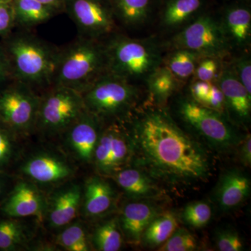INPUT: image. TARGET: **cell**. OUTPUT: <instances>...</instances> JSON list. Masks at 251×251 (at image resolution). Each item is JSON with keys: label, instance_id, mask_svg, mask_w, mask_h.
<instances>
[{"label": "cell", "instance_id": "39", "mask_svg": "<svg viewBox=\"0 0 251 251\" xmlns=\"http://www.w3.org/2000/svg\"><path fill=\"white\" fill-rule=\"evenodd\" d=\"M239 158L244 166H251V137L250 133L246 135L245 138L240 143Z\"/></svg>", "mask_w": 251, "mask_h": 251}, {"label": "cell", "instance_id": "12", "mask_svg": "<svg viewBox=\"0 0 251 251\" xmlns=\"http://www.w3.org/2000/svg\"><path fill=\"white\" fill-rule=\"evenodd\" d=\"M100 120L85 110L65 130V146L77 161L89 164L93 161L94 151L100 133Z\"/></svg>", "mask_w": 251, "mask_h": 251}, {"label": "cell", "instance_id": "44", "mask_svg": "<svg viewBox=\"0 0 251 251\" xmlns=\"http://www.w3.org/2000/svg\"><path fill=\"white\" fill-rule=\"evenodd\" d=\"M1 70V60H0V71Z\"/></svg>", "mask_w": 251, "mask_h": 251}, {"label": "cell", "instance_id": "20", "mask_svg": "<svg viewBox=\"0 0 251 251\" xmlns=\"http://www.w3.org/2000/svg\"><path fill=\"white\" fill-rule=\"evenodd\" d=\"M220 22L230 47L244 49L250 45L251 12L249 6L242 2L228 5Z\"/></svg>", "mask_w": 251, "mask_h": 251}, {"label": "cell", "instance_id": "30", "mask_svg": "<svg viewBox=\"0 0 251 251\" xmlns=\"http://www.w3.org/2000/svg\"><path fill=\"white\" fill-rule=\"evenodd\" d=\"M52 9L36 0H16L15 14L24 25H35L44 22L51 16Z\"/></svg>", "mask_w": 251, "mask_h": 251}, {"label": "cell", "instance_id": "32", "mask_svg": "<svg viewBox=\"0 0 251 251\" xmlns=\"http://www.w3.org/2000/svg\"><path fill=\"white\" fill-rule=\"evenodd\" d=\"M198 249V241L184 227H177L171 237L160 247V251H193Z\"/></svg>", "mask_w": 251, "mask_h": 251}, {"label": "cell", "instance_id": "9", "mask_svg": "<svg viewBox=\"0 0 251 251\" xmlns=\"http://www.w3.org/2000/svg\"><path fill=\"white\" fill-rule=\"evenodd\" d=\"M132 154L128 128L114 122L100 130L92 163L99 174L113 176L128 167L131 163Z\"/></svg>", "mask_w": 251, "mask_h": 251}, {"label": "cell", "instance_id": "8", "mask_svg": "<svg viewBox=\"0 0 251 251\" xmlns=\"http://www.w3.org/2000/svg\"><path fill=\"white\" fill-rule=\"evenodd\" d=\"M10 52L16 73L25 82L41 83L55 74L59 57L39 41L18 38L11 44Z\"/></svg>", "mask_w": 251, "mask_h": 251}, {"label": "cell", "instance_id": "28", "mask_svg": "<svg viewBox=\"0 0 251 251\" xmlns=\"http://www.w3.org/2000/svg\"><path fill=\"white\" fill-rule=\"evenodd\" d=\"M200 57L201 56L192 51L186 49H175L167 57L164 65L182 83L193 76Z\"/></svg>", "mask_w": 251, "mask_h": 251}, {"label": "cell", "instance_id": "37", "mask_svg": "<svg viewBox=\"0 0 251 251\" xmlns=\"http://www.w3.org/2000/svg\"><path fill=\"white\" fill-rule=\"evenodd\" d=\"M202 105L221 114L226 112L224 95L216 82L211 86L210 93Z\"/></svg>", "mask_w": 251, "mask_h": 251}, {"label": "cell", "instance_id": "25", "mask_svg": "<svg viewBox=\"0 0 251 251\" xmlns=\"http://www.w3.org/2000/svg\"><path fill=\"white\" fill-rule=\"evenodd\" d=\"M179 227V220L175 213L163 211L153 219L145 229L141 242L148 247H161Z\"/></svg>", "mask_w": 251, "mask_h": 251}, {"label": "cell", "instance_id": "17", "mask_svg": "<svg viewBox=\"0 0 251 251\" xmlns=\"http://www.w3.org/2000/svg\"><path fill=\"white\" fill-rule=\"evenodd\" d=\"M251 189L249 175L239 168H231L220 176L214 190V201L220 210L231 211L247 201Z\"/></svg>", "mask_w": 251, "mask_h": 251}, {"label": "cell", "instance_id": "41", "mask_svg": "<svg viewBox=\"0 0 251 251\" xmlns=\"http://www.w3.org/2000/svg\"><path fill=\"white\" fill-rule=\"evenodd\" d=\"M36 1H39L41 4L50 8L51 9L52 8L58 7L60 6L61 2H62V0H36Z\"/></svg>", "mask_w": 251, "mask_h": 251}, {"label": "cell", "instance_id": "16", "mask_svg": "<svg viewBox=\"0 0 251 251\" xmlns=\"http://www.w3.org/2000/svg\"><path fill=\"white\" fill-rule=\"evenodd\" d=\"M112 8L101 0H73L72 14L79 27L91 36L109 34L115 27Z\"/></svg>", "mask_w": 251, "mask_h": 251}, {"label": "cell", "instance_id": "7", "mask_svg": "<svg viewBox=\"0 0 251 251\" xmlns=\"http://www.w3.org/2000/svg\"><path fill=\"white\" fill-rule=\"evenodd\" d=\"M85 110L81 92L58 85L40 100L36 126L46 134L62 133Z\"/></svg>", "mask_w": 251, "mask_h": 251}, {"label": "cell", "instance_id": "24", "mask_svg": "<svg viewBox=\"0 0 251 251\" xmlns=\"http://www.w3.org/2000/svg\"><path fill=\"white\" fill-rule=\"evenodd\" d=\"M145 82L150 93V103L164 108L181 85V82L163 64L149 75Z\"/></svg>", "mask_w": 251, "mask_h": 251}, {"label": "cell", "instance_id": "21", "mask_svg": "<svg viewBox=\"0 0 251 251\" xmlns=\"http://www.w3.org/2000/svg\"><path fill=\"white\" fill-rule=\"evenodd\" d=\"M112 176L126 195L134 201L158 198L163 194L156 181L139 168L126 167Z\"/></svg>", "mask_w": 251, "mask_h": 251}, {"label": "cell", "instance_id": "33", "mask_svg": "<svg viewBox=\"0 0 251 251\" xmlns=\"http://www.w3.org/2000/svg\"><path fill=\"white\" fill-rule=\"evenodd\" d=\"M221 59L212 57H201L195 69L194 80L215 82L221 69Z\"/></svg>", "mask_w": 251, "mask_h": 251}, {"label": "cell", "instance_id": "15", "mask_svg": "<svg viewBox=\"0 0 251 251\" xmlns=\"http://www.w3.org/2000/svg\"><path fill=\"white\" fill-rule=\"evenodd\" d=\"M215 82L224 95L229 120L245 126L251 121V94L238 80L229 64L221 66Z\"/></svg>", "mask_w": 251, "mask_h": 251}, {"label": "cell", "instance_id": "31", "mask_svg": "<svg viewBox=\"0 0 251 251\" xmlns=\"http://www.w3.org/2000/svg\"><path fill=\"white\" fill-rule=\"evenodd\" d=\"M212 216L210 204L205 201H196L185 206L182 219L188 226L201 228L209 224Z\"/></svg>", "mask_w": 251, "mask_h": 251}, {"label": "cell", "instance_id": "1", "mask_svg": "<svg viewBox=\"0 0 251 251\" xmlns=\"http://www.w3.org/2000/svg\"><path fill=\"white\" fill-rule=\"evenodd\" d=\"M128 119L131 166L174 188L195 186L210 178L212 160L207 150L183 130L166 108L150 102Z\"/></svg>", "mask_w": 251, "mask_h": 251}, {"label": "cell", "instance_id": "19", "mask_svg": "<svg viewBox=\"0 0 251 251\" xmlns=\"http://www.w3.org/2000/svg\"><path fill=\"white\" fill-rule=\"evenodd\" d=\"M116 199V192L110 183L101 176H92L82 188L80 209L86 217H102L113 209Z\"/></svg>", "mask_w": 251, "mask_h": 251}, {"label": "cell", "instance_id": "3", "mask_svg": "<svg viewBox=\"0 0 251 251\" xmlns=\"http://www.w3.org/2000/svg\"><path fill=\"white\" fill-rule=\"evenodd\" d=\"M82 95L86 110L101 121L129 117L140 90L131 82L108 74L99 77Z\"/></svg>", "mask_w": 251, "mask_h": 251}, {"label": "cell", "instance_id": "27", "mask_svg": "<svg viewBox=\"0 0 251 251\" xmlns=\"http://www.w3.org/2000/svg\"><path fill=\"white\" fill-rule=\"evenodd\" d=\"M123 237L118 219L115 218L96 227L92 234V242L96 250L117 251L122 249Z\"/></svg>", "mask_w": 251, "mask_h": 251}, {"label": "cell", "instance_id": "29", "mask_svg": "<svg viewBox=\"0 0 251 251\" xmlns=\"http://www.w3.org/2000/svg\"><path fill=\"white\" fill-rule=\"evenodd\" d=\"M57 245L67 251H89L90 241L85 226L79 221H73L61 229L56 240Z\"/></svg>", "mask_w": 251, "mask_h": 251}, {"label": "cell", "instance_id": "42", "mask_svg": "<svg viewBox=\"0 0 251 251\" xmlns=\"http://www.w3.org/2000/svg\"><path fill=\"white\" fill-rule=\"evenodd\" d=\"M3 184L2 183H1V181H0V196H1V194H2L3 193Z\"/></svg>", "mask_w": 251, "mask_h": 251}, {"label": "cell", "instance_id": "10", "mask_svg": "<svg viewBox=\"0 0 251 251\" xmlns=\"http://www.w3.org/2000/svg\"><path fill=\"white\" fill-rule=\"evenodd\" d=\"M75 171L67 157L50 149L31 153L21 167L25 179L37 186H58L72 179Z\"/></svg>", "mask_w": 251, "mask_h": 251}, {"label": "cell", "instance_id": "40", "mask_svg": "<svg viewBox=\"0 0 251 251\" xmlns=\"http://www.w3.org/2000/svg\"><path fill=\"white\" fill-rule=\"evenodd\" d=\"M12 20V11L6 4L0 3V33L9 29Z\"/></svg>", "mask_w": 251, "mask_h": 251}, {"label": "cell", "instance_id": "4", "mask_svg": "<svg viewBox=\"0 0 251 251\" xmlns=\"http://www.w3.org/2000/svg\"><path fill=\"white\" fill-rule=\"evenodd\" d=\"M177 112L188 128L216 151L226 152L242 143L237 128L224 114L203 106L191 97L179 99Z\"/></svg>", "mask_w": 251, "mask_h": 251}, {"label": "cell", "instance_id": "18", "mask_svg": "<svg viewBox=\"0 0 251 251\" xmlns=\"http://www.w3.org/2000/svg\"><path fill=\"white\" fill-rule=\"evenodd\" d=\"M161 212L158 206L144 200L126 204L118 219L124 237L130 244H139L145 229Z\"/></svg>", "mask_w": 251, "mask_h": 251}, {"label": "cell", "instance_id": "36", "mask_svg": "<svg viewBox=\"0 0 251 251\" xmlns=\"http://www.w3.org/2000/svg\"><path fill=\"white\" fill-rule=\"evenodd\" d=\"M18 148L16 141L7 130L0 128V168H4L13 161Z\"/></svg>", "mask_w": 251, "mask_h": 251}, {"label": "cell", "instance_id": "26", "mask_svg": "<svg viewBox=\"0 0 251 251\" xmlns=\"http://www.w3.org/2000/svg\"><path fill=\"white\" fill-rule=\"evenodd\" d=\"M112 11L126 25L138 27L148 21L153 0H111Z\"/></svg>", "mask_w": 251, "mask_h": 251}, {"label": "cell", "instance_id": "5", "mask_svg": "<svg viewBox=\"0 0 251 251\" xmlns=\"http://www.w3.org/2000/svg\"><path fill=\"white\" fill-rule=\"evenodd\" d=\"M107 69L105 48L91 40L77 43L59 58L56 71L59 86L82 92Z\"/></svg>", "mask_w": 251, "mask_h": 251}, {"label": "cell", "instance_id": "35", "mask_svg": "<svg viewBox=\"0 0 251 251\" xmlns=\"http://www.w3.org/2000/svg\"><path fill=\"white\" fill-rule=\"evenodd\" d=\"M239 82L251 94V62L250 56L242 54L229 64Z\"/></svg>", "mask_w": 251, "mask_h": 251}, {"label": "cell", "instance_id": "13", "mask_svg": "<svg viewBox=\"0 0 251 251\" xmlns=\"http://www.w3.org/2000/svg\"><path fill=\"white\" fill-rule=\"evenodd\" d=\"M82 187L77 183L59 185L47 198L45 218L51 229H61L76 218L81 209Z\"/></svg>", "mask_w": 251, "mask_h": 251}, {"label": "cell", "instance_id": "23", "mask_svg": "<svg viewBox=\"0 0 251 251\" xmlns=\"http://www.w3.org/2000/svg\"><path fill=\"white\" fill-rule=\"evenodd\" d=\"M203 6V0H166L161 12V25L167 29L181 27L197 18Z\"/></svg>", "mask_w": 251, "mask_h": 251}, {"label": "cell", "instance_id": "11", "mask_svg": "<svg viewBox=\"0 0 251 251\" xmlns=\"http://www.w3.org/2000/svg\"><path fill=\"white\" fill-rule=\"evenodd\" d=\"M39 103L25 87L13 89L0 97V117L13 129L26 133L36 126Z\"/></svg>", "mask_w": 251, "mask_h": 251}, {"label": "cell", "instance_id": "43", "mask_svg": "<svg viewBox=\"0 0 251 251\" xmlns=\"http://www.w3.org/2000/svg\"><path fill=\"white\" fill-rule=\"evenodd\" d=\"M11 0H0V3H4V4H7L9 1H11Z\"/></svg>", "mask_w": 251, "mask_h": 251}, {"label": "cell", "instance_id": "14", "mask_svg": "<svg viewBox=\"0 0 251 251\" xmlns=\"http://www.w3.org/2000/svg\"><path fill=\"white\" fill-rule=\"evenodd\" d=\"M47 206V198L34 183L23 179L15 185L2 206L8 217L18 219L34 218L44 221Z\"/></svg>", "mask_w": 251, "mask_h": 251}, {"label": "cell", "instance_id": "38", "mask_svg": "<svg viewBox=\"0 0 251 251\" xmlns=\"http://www.w3.org/2000/svg\"><path fill=\"white\" fill-rule=\"evenodd\" d=\"M214 82H206L194 80L190 85L189 90L191 98L198 103L202 105L210 93L211 86Z\"/></svg>", "mask_w": 251, "mask_h": 251}, {"label": "cell", "instance_id": "2", "mask_svg": "<svg viewBox=\"0 0 251 251\" xmlns=\"http://www.w3.org/2000/svg\"><path fill=\"white\" fill-rule=\"evenodd\" d=\"M108 74L132 81L146 80L163 64L159 46L151 39L118 36L105 47Z\"/></svg>", "mask_w": 251, "mask_h": 251}, {"label": "cell", "instance_id": "6", "mask_svg": "<svg viewBox=\"0 0 251 251\" xmlns=\"http://www.w3.org/2000/svg\"><path fill=\"white\" fill-rule=\"evenodd\" d=\"M175 49L192 51L201 57L222 59L230 46L219 20L209 14L199 15L173 39Z\"/></svg>", "mask_w": 251, "mask_h": 251}, {"label": "cell", "instance_id": "34", "mask_svg": "<svg viewBox=\"0 0 251 251\" xmlns=\"http://www.w3.org/2000/svg\"><path fill=\"white\" fill-rule=\"evenodd\" d=\"M215 242L218 249L221 251H242L245 248L240 234L232 229H221L217 231Z\"/></svg>", "mask_w": 251, "mask_h": 251}, {"label": "cell", "instance_id": "22", "mask_svg": "<svg viewBox=\"0 0 251 251\" xmlns=\"http://www.w3.org/2000/svg\"><path fill=\"white\" fill-rule=\"evenodd\" d=\"M25 219L9 217L0 220V251L30 249L37 230L36 224Z\"/></svg>", "mask_w": 251, "mask_h": 251}]
</instances>
